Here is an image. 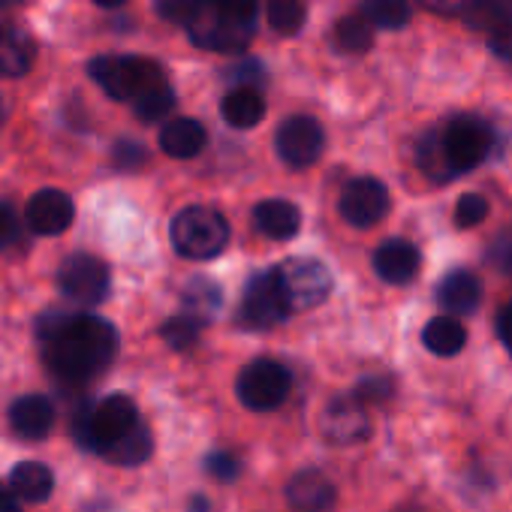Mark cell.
Listing matches in <instances>:
<instances>
[{
	"instance_id": "23",
	"label": "cell",
	"mask_w": 512,
	"mask_h": 512,
	"mask_svg": "<svg viewBox=\"0 0 512 512\" xmlns=\"http://www.w3.org/2000/svg\"><path fill=\"white\" fill-rule=\"evenodd\" d=\"M10 491L25 503H43L55 491V473L43 461H22L10 473Z\"/></svg>"
},
{
	"instance_id": "3",
	"label": "cell",
	"mask_w": 512,
	"mask_h": 512,
	"mask_svg": "<svg viewBox=\"0 0 512 512\" xmlns=\"http://www.w3.org/2000/svg\"><path fill=\"white\" fill-rule=\"evenodd\" d=\"M172 244L187 260H214L229 244V223L208 205H190L172 220Z\"/></svg>"
},
{
	"instance_id": "33",
	"label": "cell",
	"mask_w": 512,
	"mask_h": 512,
	"mask_svg": "<svg viewBox=\"0 0 512 512\" xmlns=\"http://www.w3.org/2000/svg\"><path fill=\"white\" fill-rule=\"evenodd\" d=\"M488 217V199L479 196V193H464L455 205V223L461 229H470V226H479L482 220Z\"/></svg>"
},
{
	"instance_id": "34",
	"label": "cell",
	"mask_w": 512,
	"mask_h": 512,
	"mask_svg": "<svg viewBox=\"0 0 512 512\" xmlns=\"http://www.w3.org/2000/svg\"><path fill=\"white\" fill-rule=\"evenodd\" d=\"M202 0H154V7H157V16L163 22H172V25H184L196 16Z\"/></svg>"
},
{
	"instance_id": "1",
	"label": "cell",
	"mask_w": 512,
	"mask_h": 512,
	"mask_svg": "<svg viewBox=\"0 0 512 512\" xmlns=\"http://www.w3.org/2000/svg\"><path fill=\"white\" fill-rule=\"evenodd\" d=\"M40 344L49 371L64 383H88L118 356L115 326L73 311L46 314L40 320Z\"/></svg>"
},
{
	"instance_id": "25",
	"label": "cell",
	"mask_w": 512,
	"mask_h": 512,
	"mask_svg": "<svg viewBox=\"0 0 512 512\" xmlns=\"http://www.w3.org/2000/svg\"><path fill=\"white\" fill-rule=\"evenodd\" d=\"M154 452V437H151V428L139 419L124 437H118L106 452L103 458L112 461V464H121V467H136L142 461H148Z\"/></svg>"
},
{
	"instance_id": "12",
	"label": "cell",
	"mask_w": 512,
	"mask_h": 512,
	"mask_svg": "<svg viewBox=\"0 0 512 512\" xmlns=\"http://www.w3.org/2000/svg\"><path fill=\"white\" fill-rule=\"evenodd\" d=\"M341 217L350 226L368 229L389 214V190L377 178H353L341 193Z\"/></svg>"
},
{
	"instance_id": "30",
	"label": "cell",
	"mask_w": 512,
	"mask_h": 512,
	"mask_svg": "<svg viewBox=\"0 0 512 512\" xmlns=\"http://www.w3.org/2000/svg\"><path fill=\"white\" fill-rule=\"evenodd\" d=\"M332 40L341 52H350V55H359V52H368L371 43H374V28L365 16H347L335 25L332 31Z\"/></svg>"
},
{
	"instance_id": "2",
	"label": "cell",
	"mask_w": 512,
	"mask_h": 512,
	"mask_svg": "<svg viewBox=\"0 0 512 512\" xmlns=\"http://www.w3.org/2000/svg\"><path fill=\"white\" fill-rule=\"evenodd\" d=\"M139 422V410L124 395H109L94 404H82L73 419V437L88 452H106L118 437H124Z\"/></svg>"
},
{
	"instance_id": "20",
	"label": "cell",
	"mask_w": 512,
	"mask_h": 512,
	"mask_svg": "<svg viewBox=\"0 0 512 512\" xmlns=\"http://www.w3.org/2000/svg\"><path fill=\"white\" fill-rule=\"evenodd\" d=\"M130 103H133V109H136V115H139L142 121H163V118L172 112V106H175V91H172L166 73H163L157 64H154V70L148 73L145 85L139 88V94H136Z\"/></svg>"
},
{
	"instance_id": "39",
	"label": "cell",
	"mask_w": 512,
	"mask_h": 512,
	"mask_svg": "<svg viewBox=\"0 0 512 512\" xmlns=\"http://www.w3.org/2000/svg\"><path fill=\"white\" fill-rule=\"evenodd\" d=\"M263 67L256 64V61H244V64H238V67H232V70H226V79L229 82H235L238 88H253V85H263Z\"/></svg>"
},
{
	"instance_id": "31",
	"label": "cell",
	"mask_w": 512,
	"mask_h": 512,
	"mask_svg": "<svg viewBox=\"0 0 512 512\" xmlns=\"http://www.w3.org/2000/svg\"><path fill=\"white\" fill-rule=\"evenodd\" d=\"M266 16H269V25L284 34V37H293L305 28V19H308V7L305 0H269L266 4Z\"/></svg>"
},
{
	"instance_id": "29",
	"label": "cell",
	"mask_w": 512,
	"mask_h": 512,
	"mask_svg": "<svg viewBox=\"0 0 512 512\" xmlns=\"http://www.w3.org/2000/svg\"><path fill=\"white\" fill-rule=\"evenodd\" d=\"M362 16L371 22V28L401 31L413 13L407 0H362Z\"/></svg>"
},
{
	"instance_id": "15",
	"label": "cell",
	"mask_w": 512,
	"mask_h": 512,
	"mask_svg": "<svg viewBox=\"0 0 512 512\" xmlns=\"http://www.w3.org/2000/svg\"><path fill=\"white\" fill-rule=\"evenodd\" d=\"M76 217V205L64 190H40L28 202V226L37 235H61L70 229Z\"/></svg>"
},
{
	"instance_id": "18",
	"label": "cell",
	"mask_w": 512,
	"mask_h": 512,
	"mask_svg": "<svg viewBox=\"0 0 512 512\" xmlns=\"http://www.w3.org/2000/svg\"><path fill=\"white\" fill-rule=\"evenodd\" d=\"M10 425L25 440H43L55 425V404L46 395H25L10 407Z\"/></svg>"
},
{
	"instance_id": "45",
	"label": "cell",
	"mask_w": 512,
	"mask_h": 512,
	"mask_svg": "<svg viewBox=\"0 0 512 512\" xmlns=\"http://www.w3.org/2000/svg\"><path fill=\"white\" fill-rule=\"evenodd\" d=\"M0 512H22L19 497L10 488H4V485H0Z\"/></svg>"
},
{
	"instance_id": "11",
	"label": "cell",
	"mask_w": 512,
	"mask_h": 512,
	"mask_svg": "<svg viewBox=\"0 0 512 512\" xmlns=\"http://www.w3.org/2000/svg\"><path fill=\"white\" fill-rule=\"evenodd\" d=\"M275 145H278V154H281V160L287 166L308 169V166H314L320 160V154L326 148V133L317 124V118L296 115V118H287L278 127Z\"/></svg>"
},
{
	"instance_id": "44",
	"label": "cell",
	"mask_w": 512,
	"mask_h": 512,
	"mask_svg": "<svg viewBox=\"0 0 512 512\" xmlns=\"http://www.w3.org/2000/svg\"><path fill=\"white\" fill-rule=\"evenodd\" d=\"M416 4L437 13V16H452V13L461 10V0H416Z\"/></svg>"
},
{
	"instance_id": "38",
	"label": "cell",
	"mask_w": 512,
	"mask_h": 512,
	"mask_svg": "<svg viewBox=\"0 0 512 512\" xmlns=\"http://www.w3.org/2000/svg\"><path fill=\"white\" fill-rule=\"evenodd\" d=\"M488 49L500 61H509L512 64V19H506L503 25H497L494 31H488Z\"/></svg>"
},
{
	"instance_id": "14",
	"label": "cell",
	"mask_w": 512,
	"mask_h": 512,
	"mask_svg": "<svg viewBox=\"0 0 512 512\" xmlns=\"http://www.w3.org/2000/svg\"><path fill=\"white\" fill-rule=\"evenodd\" d=\"M422 269V253L416 244L404 241V238H389L377 247L374 253V272L386 281V284H410Z\"/></svg>"
},
{
	"instance_id": "17",
	"label": "cell",
	"mask_w": 512,
	"mask_h": 512,
	"mask_svg": "<svg viewBox=\"0 0 512 512\" xmlns=\"http://www.w3.org/2000/svg\"><path fill=\"white\" fill-rule=\"evenodd\" d=\"M34 58H37L34 37L13 22H0V76H7V79L28 76V70L34 67Z\"/></svg>"
},
{
	"instance_id": "48",
	"label": "cell",
	"mask_w": 512,
	"mask_h": 512,
	"mask_svg": "<svg viewBox=\"0 0 512 512\" xmlns=\"http://www.w3.org/2000/svg\"><path fill=\"white\" fill-rule=\"evenodd\" d=\"M13 4H19V0H0V10H7V7H13Z\"/></svg>"
},
{
	"instance_id": "47",
	"label": "cell",
	"mask_w": 512,
	"mask_h": 512,
	"mask_svg": "<svg viewBox=\"0 0 512 512\" xmlns=\"http://www.w3.org/2000/svg\"><path fill=\"white\" fill-rule=\"evenodd\" d=\"M7 124V100H4V94H0V127Z\"/></svg>"
},
{
	"instance_id": "35",
	"label": "cell",
	"mask_w": 512,
	"mask_h": 512,
	"mask_svg": "<svg viewBox=\"0 0 512 512\" xmlns=\"http://www.w3.org/2000/svg\"><path fill=\"white\" fill-rule=\"evenodd\" d=\"M145 160H148V151L139 142H115L112 148V163L121 172H136L145 166Z\"/></svg>"
},
{
	"instance_id": "24",
	"label": "cell",
	"mask_w": 512,
	"mask_h": 512,
	"mask_svg": "<svg viewBox=\"0 0 512 512\" xmlns=\"http://www.w3.org/2000/svg\"><path fill=\"white\" fill-rule=\"evenodd\" d=\"M220 115L229 127L235 130H250L263 121L266 115V103L260 97V91L256 88H235L223 97L220 103Z\"/></svg>"
},
{
	"instance_id": "8",
	"label": "cell",
	"mask_w": 512,
	"mask_h": 512,
	"mask_svg": "<svg viewBox=\"0 0 512 512\" xmlns=\"http://www.w3.org/2000/svg\"><path fill=\"white\" fill-rule=\"evenodd\" d=\"M58 287L70 302L94 308L109 296V269L91 253H73L58 269Z\"/></svg>"
},
{
	"instance_id": "10",
	"label": "cell",
	"mask_w": 512,
	"mask_h": 512,
	"mask_svg": "<svg viewBox=\"0 0 512 512\" xmlns=\"http://www.w3.org/2000/svg\"><path fill=\"white\" fill-rule=\"evenodd\" d=\"M151 70H154V61L130 58V55H103L91 61V79L112 100H127V103L139 94Z\"/></svg>"
},
{
	"instance_id": "7",
	"label": "cell",
	"mask_w": 512,
	"mask_h": 512,
	"mask_svg": "<svg viewBox=\"0 0 512 512\" xmlns=\"http://www.w3.org/2000/svg\"><path fill=\"white\" fill-rule=\"evenodd\" d=\"M293 314L284 287L278 281V272H256L247 287H244V299H241V323L247 329H272L278 323H284Z\"/></svg>"
},
{
	"instance_id": "40",
	"label": "cell",
	"mask_w": 512,
	"mask_h": 512,
	"mask_svg": "<svg viewBox=\"0 0 512 512\" xmlns=\"http://www.w3.org/2000/svg\"><path fill=\"white\" fill-rule=\"evenodd\" d=\"M389 395H392V383L386 377H368L356 389V398L359 401H386Z\"/></svg>"
},
{
	"instance_id": "46",
	"label": "cell",
	"mask_w": 512,
	"mask_h": 512,
	"mask_svg": "<svg viewBox=\"0 0 512 512\" xmlns=\"http://www.w3.org/2000/svg\"><path fill=\"white\" fill-rule=\"evenodd\" d=\"M94 4H100V7H106V10H115V7L127 4V0H94Z\"/></svg>"
},
{
	"instance_id": "4",
	"label": "cell",
	"mask_w": 512,
	"mask_h": 512,
	"mask_svg": "<svg viewBox=\"0 0 512 512\" xmlns=\"http://www.w3.org/2000/svg\"><path fill=\"white\" fill-rule=\"evenodd\" d=\"M491 142H494L491 127H488L482 118H473V115H458V118H452V121L437 133L440 157H443V163H446L449 178L476 169V166L488 157Z\"/></svg>"
},
{
	"instance_id": "42",
	"label": "cell",
	"mask_w": 512,
	"mask_h": 512,
	"mask_svg": "<svg viewBox=\"0 0 512 512\" xmlns=\"http://www.w3.org/2000/svg\"><path fill=\"white\" fill-rule=\"evenodd\" d=\"M214 4L247 22H256V13H260V0H214Z\"/></svg>"
},
{
	"instance_id": "21",
	"label": "cell",
	"mask_w": 512,
	"mask_h": 512,
	"mask_svg": "<svg viewBox=\"0 0 512 512\" xmlns=\"http://www.w3.org/2000/svg\"><path fill=\"white\" fill-rule=\"evenodd\" d=\"M253 223L263 235L275 238V241H287L299 232L302 226V214L293 202L287 199H269V202H260L253 211Z\"/></svg>"
},
{
	"instance_id": "5",
	"label": "cell",
	"mask_w": 512,
	"mask_h": 512,
	"mask_svg": "<svg viewBox=\"0 0 512 512\" xmlns=\"http://www.w3.org/2000/svg\"><path fill=\"white\" fill-rule=\"evenodd\" d=\"M253 25L247 19H238L226 10H220L214 0H202L196 16L187 22L190 40L199 49L208 52H244L253 40Z\"/></svg>"
},
{
	"instance_id": "41",
	"label": "cell",
	"mask_w": 512,
	"mask_h": 512,
	"mask_svg": "<svg viewBox=\"0 0 512 512\" xmlns=\"http://www.w3.org/2000/svg\"><path fill=\"white\" fill-rule=\"evenodd\" d=\"M16 235H19V220L13 214V208L0 199V250L10 247L16 241Z\"/></svg>"
},
{
	"instance_id": "13",
	"label": "cell",
	"mask_w": 512,
	"mask_h": 512,
	"mask_svg": "<svg viewBox=\"0 0 512 512\" xmlns=\"http://www.w3.org/2000/svg\"><path fill=\"white\" fill-rule=\"evenodd\" d=\"M320 431L329 443L335 446H353L368 440L371 434V419L365 410V401H359L356 395L350 398H335L320 419Z\"/></svg>"
},
{
	"instance_id": "22",
	"label": "cell",
	"mask_w": 512,
	"mask_h": 512,
	"mask_svg": "<svg viewBox=\"0 0 512 512\" xmlns=\"http://www.w3.org/2000/svg\"><path fill=\"white\" fill-rule=\"evenodd\" d=\"M205 142H208V133L193 118H175V121L163 124V130H160V148L178 160L196 157L205 148Z\"/></svg>"
},
{
	"instance_id": "9",
	"label": "cell",
	"mask_w": 512,
	"mask_h": 512,
	"mask_svg": "<svg viewBox=\"0 0 512 512\" xmlns=\"http://www.w3.org/2000/svg\"><path fill=\"white\" fill-rule=\"evenodd\" d=\"M275 272H278V281H281L284 296H287V302H290L293 311L317 308L332 293V275L317 260H305V256H296V260H287Z\"/></svg>"
},
{
	"instance_id": "16",
	"label": "cell",
	"mask_w": 512,
	"mask_h": 512,
	"mask_svg": "<svg viewBox=\"0 0 512 512\" xmlns=\"http://www.w3.org/2000/svg\"><path fill=\"white\" fill-rule=\"evenodd\" d=\"M287 503L293 512H329L335 506V485L320 470H302L287 485Z\"/></svg>"
},
{
	"instance_id": "19",
	"label": "cell",
	"mask_w": 512,
	"mask_h": 512,
	"mask_svg": "<svg viewBox=\"0 0 512 512\" xmlns=\"http://www.w3.org/2000/svg\"><path fill=\"white\" fill-rule=\"evenodd\" d=\"M437 302L443 305V311L455 317H467L482 302V284L473 272H464V269L449 272L437 287Z\"/></svg>"
},
{
	"instance_id": "6",
	"label": "cell",
	"mask_w": 512,
	"mask_h": 512,
	"mask_svg": "<svg viewBox=\"0 0 512 512\" xmlns=\"http://www.w3.org/2000/svg\"><path fill=\"white\" fill-rule=\"evenodd\" d=\"M235 389H238V401L247 410L266 413V410H275V407H281L287 401V395L293 389V377L275 359H253L238 374Z\"/></svg>"
},
{
	"instance_id": "43",
	"label": "cell",
	"mask_w": 512,
	"mask_h": 512,
	"mask_svg": "<svg viewBox=\"0 0 512 512\" xmlns=\"http://www.w3.org/2000/svg\"><path fill=\"white\" fill-rule=\"evenodd\" d=\"M497 338L503 341V347L509 350V356H512V302L500 311V317H497Z\"/></svg>"
},
{
	"instance_id": "28",
	"label": "cell",
	"mask_w": 512,
	"mask_h": 512,
	"mask_svg": "<svg viewBox=\"0 0 512 512\" xmlns=\"http://www.w3.org/2000/svg\"><path fill=\"white\" fill-rule=\"evenodd\" d=\"M458 13L470 31H494L512 19V0H461Z\"/></svg>"
},
{
	"instance_id": "37",
	"label": "cell",
	"mask_w": 512,
	"mask_h": 512,
	"mask_svg": "<svg viewBox=\"0 0 512 512\" xmlns=\"http://www.w3.org/2000/svg\"><path fill=\"white\" fill-rule=\"evenodd\" d=\"M488 263L497 266L500 272L512 275V229L494 238V244L488 247Z\"/></svg>"
},
{
	"instance_id": "36",
	"label": "cell",
	"mask_w": 512,
	"mask_h": 512,
	"mask_svg": "<svg viewBox=\"0 0 512 512\" xmlns=\"http://www.w3.org/2000/svg\"><path fill=\"white\" fill-rule=\"evenodd\" d=\"M205 470H208L214 479H220V482H232V479L241 473V464H238L235 455L217 449V452H211V455L205 458Z\"/></svg>"
},
{
	"instance_id": "26",
	"label": "cell",
	"mask_w": 512,
	"mask_h": 512,
	"mask_svg": "<svg viewBox=\"0 0 512 512\" xmlns=\"http://www.w3.org/2000/svg\"><path fill=\"white\" fill-rule=\"evenodd\" d=\"M223 305V296H220V287L208 278H193L187 287H184V296H181V314L196 320L199 326L208 323Z\"/></svg>"
},
{
	"instance_id": "32",
	"label": "cell",
	"mask_w": 512,
	"mask_h": 512,
	"mask_svg": "<svg viewBox=\"0 0 512 512\" xmlns=\"http://www.w3.org/2000/svg\"><path fill=\"white\" fill-rule=\"evenodd\" d=\"M163 341H166L172 350H190V347L199 341V323L190 320V317H184V314H178V317H172V320L163 326Z\"/></svg>"
},
{
	"instance_id": "27",
	"label": "cell",
	"mask_w": 512,
	"mask_h": 512,
	"mask_svg": "<svg viewBox=\"0 0 512 512\" xmlns=\"http://www.w3.org/2000/svg\"><path fill=\"white\" fill-rule=\"evenodd\" d=\"M422 344L434 356H455L467 344V329L455 317H434L422 332Z\"/></svg>"
}]
</instances>
